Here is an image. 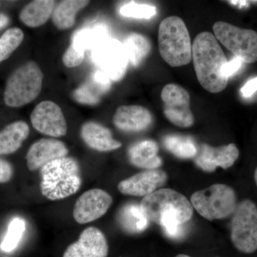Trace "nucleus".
Returning a JSON list of instances; mask_svg holds the SVG:
<instances>
[{"label": "nucleus", "mask_w": 257, "mask_h": 257, "mask_svg": "<svg viewBox=\"0 0 257 257\" xmlns=\"http://www.w3.org/2000/svg\"><path fill=\"white\" fill-rule=\"evenodd\" d=\"M55 2L37 0L24 7L20 13V20L29 28H38L48 21L55 10Z\"/></svg>", "instance_id": "obj_22"}, {"label": "nucleus", "mask_w": 257, "mask_h": 257, "mask_svg": "<svg viewBox=\"0 0 257 257\" xmlns=\"http://www.w3.org/2000/svg\"><path fill=\"white\" fill-rule=\"evenodd\" d=\"M161 98L164 102V114L176 126L188 128L194 123L190 109V96L178 84H168L162 89Z\"/></svg>", "instance_id": "obj_10"}, {"label": "nucleus", "mask_w": 257, "mask_h": 257, "mask_svg": "<svg viewBox=\"0 0 257 257\" xmlns=\"http://www.w3.org/2000/svg\"><path fill=\"white\" fill-rule=\"evenodd\" d=\"M40 172V189L42 195L49 200L66 199L80 189V167L73 157H65L52 161L44 166Z\"/></svg>", "instance_id": "obj_2"}, {"label": "nucleus", "mask_w": 257, "mask_h": 257, "mask_svg": "<svg viewBox=\"0 0 257 257\" xmlns=\"http://www.w3.org/2000/svg\"><path fill=\"white\" fill-rule=\"evenodd\" d=\"M84 59V52L77 50L72 45L67 48L62 57V62L68 68L78 67Z\"/></svg>", "instance_id": "obj_31"}, {"label": "nucleus", "mask_w": 257, "mask_h": 257, "mask_svg": "<svg viewBox=\"0 0 257 257\" xmlns=\"http://www.w3.org/2000/svg\"><path fill=\"white\" fill-rule=\"evenodd\" d=\"M109 246L102 231L90 226L81 233L78 240L69 245L63 257H107Z\"/></svg>", "instance_id": "obj_13"}, {"label": "nucleus", "mask_w": 257, "mask_h": 257, "mask_svg": "<svg viewBox=\"0 0 257 257\" xmlns=\"http://www.w3.org/2000/svg\"><path fill=\"white\" fill-rule=\"evenodd\" d=\"M9 23V18L7 15L0 14V30L5 28Z\"/></svg>", "instance_id": "obj_35"}, {"label": "nucleus", "mask_w": 257, "mask_h": 257, "mask_svg": "<svg viewBox=\"0 0 257 257\" xmlns=\"http://www.w3.org/2000/svg\"><path fill=\"white\" fill-rule=\"evenodd\" d=\"M85 0H65L57 5L52 14V22L57 29L67 30L74 26L78 12L89 5Z\"/></svg>", "instance_id": "obj_24"}, {"label": "nucleus", "mask_w": 257, "mask_h": 257, "mask_svg": "<svg viewBox=\"0 0 257 257\" xmlns=\"http://www.w3.org/2000/svg\"><path fill=\"white\" fill-rule=\"evenodd\" d=\"M92 58L111 80L124 77L128 60L124 45L117 40L108 38L101 42L92 50Z\"/></svg>", "instance_id": "obj_9"}, {"label": "nucleus", "mask_w": 257, "mask_h": 257, "mask_svg": "<svg viewBox=\"0 0 257 257\" xmlns=\"http://www.w3.org/2000/svg\"><path fill=\"white\" fill-rule=\"evenodd\" d=\"M151 112L143 106L121 105L116 109L113 123L125 133H140L150 127L152 123Z\"/></svg>", "instance_id": "obj_17"}, {"label": "nucleus", "mask_w": 257, "mask_h": 257, "mask_svg": "<svg viewBox=\"0 0 257 257\" xmlns=\"http://www.w3.org/2000/svg\"><path fill=\"white\" fill-rule=\"evenodd\" d=\"M241 63H242V61L236 57H234V58L228 62L224 69L225 77L229 79L230 77L236 74L241 68Z\"/></svg>", "instance_id": "obj_33"}, {"label": "nucleus", "mask_w": 257, "mask_h": 257, "mask_svg": "<svg viewBox=\"0 0 257 257\" xmlns=\"http://www.w3.org/2000/svg\"><path fill=\"white\" fill-rule=\"evenodd\" d=\"M159 147L153 140L140 142L130 147L128 160L132 165L147 170H157L162 165V160L158 156Z\"/></svg>", "instance_id": "obj_19"}, {"label": "nucleus", "mask_w": 257, "mask_h": 257, "mask_svg": "<svg viewBox=\"0 0 257 257\" xmlns=\"http://www.w3.org/2000/svg\"><path fill=\"white\" fill-rule=\"evenodd\" d=\"M110 79L102 71L92 74L89 82L74 91L73 96L76 101L82 104H96L100 101L101 94L109 90Z\"/></svg>", "instance_id": "obj_20"}, {"label": "nucleus", "mask_w": 257, "mask_h": 257, "mask_svg": "<svg viewBox=\"0 0 257 257\" xmlns=\"http://www.w3.org/2000/svg\"><path fill=\"white\" fill-rule=\"evenodd\" d=\"M192 60L198 81L211 93L222 92L229 79L224 69L228 61L216 37L209 32H203L194 39Z\"/></svg>", "instance_id": "obj_1"}, {"label": "nucleus", "mask_w": 257, "mask_h": 257, "mask_svg": "<svg viewBox=\"0 0 257 257\" xmlns=\"http://www.w3.org/2000/svg\"><path fill=\"white\" fill-rule=\"evenodd\" d=\"M214 37L235 57L251 64L257 61V32L241 29L224 22H216L213 26Z\"/></svg>", "instance_id": "obj_8"}, {"label": "nucleus", "mask_w": 257, "mask_h": 257, "mask_svg": "<svg viewBox=\"0 0 257 257\" xmlns=\"http://www.w3.org/2000/svg\"><path fill=\"white\" fill-rule=\"evenodd\" d=\"M69 150L64 143L55 139H41L29 149L26 155L27 165L33 172L41 170L49 162L67 157Z\"/></svg>", "instance_id": "obj_16"}, {"label": "nucleus", "mask_w": 257, "mask_h": 257, "mask_svg": "<svg viewBox=\"0 0 257 257\" xmlns=\"http://www.w3.org/2000/svg\"><path fill=\"white\" fill-rule=\"evenodd\" d=\"M44 74L35 62H26L15 69L5 86L4 101L10 107H20L30 104L42 90Z\"/></svg>", "instance_id": "obj_4"}, {"label": "nucleus", "mask_w": 257, "mask_h": 257, "mask_svg": "<svg viewBox=\"0 0 257 257\" xmlns=\"http://www.w3.org/2000/svg\"><path fill=\"white\" fill-rule=\"evenodd\" d=\"M112 202L110 194L102 189L88 190L78 198L74 204V220L80 224L95 221L106 214Z\"/></svg>", "instance_id": "obj_12"}, {"label": "nucleus", "mask_w": 257, "mask_h": 257, "mask_svg": "<svg viewBox=\"0 0 257 257\" xmlns=\"http://www.w3.org/2000/svg\"><path fill=\"white\" fill-rule=\"evenodd\" d=\"M165 148L180 159H191L197 156V145L190 137L180 135H169L165 137Z\"/></svg>", "instance_id": "obj_27"}, {"label": "nucleus", "mask_w": 257, "mask_h": 257, "mask_svg": "<svg viewBox=\"0 0 257 257\" xmlns=\"http://www.w3.org/2000/svg\"><path fill=\"white\" fill-rule=\"evenodd\" d=\"M120 14L126 18L150 19L156 15V8L149 5L128 3L121 7Z\"/></svg>", "instance_id": "obj_30"}, {"label": "nucleus", "mask_w": 257, "mask_h": 257, "mask_svg": "<svg viewBox=\"0 0 257 257\" xmlns=\"http://www.w3.org/2000/svg\"><path fill=\"white\" fill-rule=\"evenodd\" d=\"M80 136L88 147L96 151H112L121 147V144L112 138L109 128L94 121H87L82 125Z\"/></svg>", "instance_id": "obj_18"}, {"label": "nucleus", "mask_w": 257, "mask_h": 257, "mask_svg": "<svg viewBox=\"0 0 257 257\" xmlns=\"http://www.w3.org/2000/svg\"><path fill=\"white\" fill-rule=\"evenodd\" d=\"M30 127L24 121H15L0 131V155L15 153L28 138Z\"/></svg>", "instance_id": "obj_21"}, {"label": "nucleus", "mask_w": 257, "mask_h": 257, "mask_svg": "<svg viewBox=\"0 0 257 257\" xmlns=\"http://www.w3.org/2000/svg\"><path fill=\"white\" fill-rule=\"evenodd\" d=\"M24 40L21 29L12 28L0 37V63L8 60L12 54L20 47Z\"/></svg>", "instance_id": "obj_28"}, {"label": "nucleus", "mask_w": 257, "mask_h": 257, "mask_svg": "<svg viewBox=\"0 0 257 257\" xmlns=\"http://www.w3.org/2000/svg\"><path fill=\"white\" fill-rule=\"evenodd\" d=\"M128 62L134 67H138L147 57L151 50L148 39L138 33H131L122 42Z\"/></svg>", "instance_id": "obj_26"}, {"label": "nucleus", "mask_w": 257, "mask_h": 257, "mask_svg": "<svg viewBox=\"0 0 257 257\" xmlns=\"http://www.w3.org/2000/svg\"><path fill=\"white\" fill-rule=\"evenodd\" d=\"M0 257H10L8 256V255L3 254V253H0Z\"/></svg>", "instance_id": "obj_38"}, {"label": "nucleus", "mask_w": 257, "mask_h": 257, "mask_svg": "<svg viewBox=\"0 0 257 257\" xmlns=\"http://www.w3.org/2000/svg\"><path fill=\"white\" fill-rule=\"evenodd\" d=\"M191 204L201 216L209 221L232 215L238 204L234 189L222 184L194 192L191 197Z\"/></svg>", "instance_id": "obj_6"}, {"label": "nucleus", "mask_w": 257, "mask_h": 257, "mask_svg": "<svg viewBox=\"0 0 257 257\" xmlns=\"http://www.w3.org/2000/svg\"><path fill=\"white\" fill-rule=\"evenodd\" d=\"M175 257H191L188 256V255L186 254H179L177 255V256H176Z\"/></svg>", "instance_id": "obj_37"}, {"label": "nucleus", "mask_w": 257, "mask_h": 257, "mask_svg": "<svg viewBox=\"0 0 257 257\" xmlns=\"http://www.w3.org/2000/svg\"><path fill=\"white\" fill-rule=\"evenodd\" d=\"M167 174L158 170H146L121 181L118 190L125 195L146 197L166 183Z\"/></svg>", "instance_id": "obj_15"}, {"label": "nucleus", "mask_w": 257, "mask_h": 257, "mask_svg": "<svg viewBox=\"0 0 257 257\" xmlns=\"http://www.w3.org/2000/svg\"><path fill=\"white\" fill-rule=\"evenodd\" d=\"M149 221L160 224L166 216H173L182 224L190 220L193 207L183 194L171 189H160L143 198L140 203Z\"/></svg>", "instance_id": "obj_5"}, {"label": "nucleus", "mask_w": 257, "mask_h": 257, "mask_svg": "<svg viewBox=\"0 0 257 257\" xmlns=\"http://www.w3.org/2000/svg\"><path fill=\"white\" fill-rule=\"evenodd\" d=\"M239 156V151L234 144L219 147L203 144L195 157L196 165L205 172H211L217 167L229 168Z\"/></svg>", "instance_id": "obj_14"}, {"label": "nucleus", "mask_w": 257, "mask_h": 257, "mask_svg": "<svg viewBox=\"0 0 257 257\" xmlns=\"http://www.w3.org/2000/svg\"><path fill=\"white\" fill-rule=\"evenodd\" d=\"M25 229L26 224L25 221L20 218H15L10 222L8 232L1 243L2 249L7 252H10L16 248L23 238Z\"/></svg>", "instance_id": "obj_29"}, {"label": "nucleus", "mask_w": 257, "mask_h": 257, "mask_svg": "<svg viewBox=\"0 0 257 257\" xmlns=\"http://www.w3.org/2000/svg\"><path fill=\"white\" fill-rule=\"evenodd\" d=\"M231 222V239L236 249L244 253L257 250V207L250 199L237 204Z\"/></svg>", "instance_id": "obj_7"}, {"label": "nucleus", "mask_w": 257, "mask_h": 257, "mask_svg": "<svg viewBox=\"0 0 257 257\" xmlns=\"http://www.w3.org/2000/svg\"><path fill=\"white\" fill-rule=\"evenodd\" d=\"M31 122L37 132L47 136L60 138L67 135V121L60 106L54 101L39 103L32 111Z\"/></svg>", "instance_id": "obj_11"}, {"label": "nucleus", "mask_w": 257, "mask_h": 257, "mask_svg": "<svg viewBox=\"0 0 257 257\" xmlns=\"http://www.w3.org/2000/svg\"><path fill=\"white\" fill-rule=\"evenodd\" d=\"M109 38V30L106 25L97 24L90 28L82 29L74 33L72 37L73 45L77 50H93L101 42Z\"/></svg>", "instance_id": "obj_25"}, {"label": "nucleus", "mask_w": 257, "mask_h": 257, "mask_svg": "<svg viewBox=\"0 0 257 257\" xmlns=\"http://www.w3.org/2000/svg\"><path fill=\"white\" fill-rule=\"evenodd\" d=\"M118 221L126 232L139 234L148 227L150 221L141 205L135 203L126 204L120 209Z\"/></svg>", "instance_id": "obj_23"}, {"label": "nucleus", "mask_w": 257, "mask_h": 257, "mask_svg": "<svg viewBox=\"0 0 257 257\" xmlns=\"http://www.w3.org/2000/svg\"><path fill=\"white\" fill-rule=\"evenodd\" d=\"M159 50L171 67L185 66L192 60V45L187 26L177 16L162 20L159 28Z\"/></svg>", "instance_id": "obj_3"}, {"label": "nucleus", "mask_w": 257, "mask_h": 257, "mask_svg": "<svg viewBox=\"0 0 257 257\" xmlns=\"http://www.w3.org/2000/svg\"><path fill=\"white\" fill-rule=\"evenodd\" d=\"M254 181L255 183H256V185L257 186V167L256 168V170L254 172Z\"/></svg>", "instance_id": "obj_36"}, {"label": "nucleus", "mask_w": 257, "mask_h": 257, "mask_svg": "<svg viewBox=\"0 0 257 257\" xmlns=\"http://www.w3.org/2000/svg\"><path fill=\"white\" fill-rule=\"evenodd\" d=\"M13 167L8 161L0 158V184L10 182L13 178Z\"/></svg>", "instance_id": "obj_32"}, {"label": "nucleus", "mask_w": 257, "mask_h": 257, "mask_svg": "<svg viewBox=\"0 0 257 257\" xmlns=\"http://www.w3.org/2000/svg\"><path fill=\"white\" fill-rule=\"evenodd\" d=\"M257 91V77L248 80L241 88V92L243 96L248 97L254 94Z\"/></svg>", "instance_id": "obj_34"}]
</instances>
